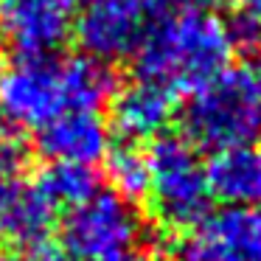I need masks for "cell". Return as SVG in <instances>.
Wrapping results in <instances>:
<instances>
[{"label": "cell", "mask_w": 261, "mask_h": 261, "mask_svg": "<svg viewBox=\"0 0 261 261\" xmlns=\"http://www.w3.org/2000/svg\"><path fill=\"white\" fill-rule=\"evenodd\" d=\"M48 202L57 211L68 208L73 211L76 205L87 202V199L96 194V174L93 169L85 166H70V163H51L37 174V180L31 182Z\"/></svg>", "instance_id": "4fadbf2b"}, {"label": "cell", "mask_w": 261, "mask_h": 261, "mask_svg": "<svg viewBox=\"0 0 261 261\" xmlns=\"http://www.w3.org/2000/svg\"><path fill=\"white\" fill-rule=\"evenodd\" d=\"M113 261H149V255L143 253L141 247H135V250H129V253L118 255V258H113Z\"/></svg>", "instance_id": "e0dca14e"}, {"label": "cell", "mask_w": 261, "mask_h": 261, "mask_svg": "<svg viewBox=\"0 0 261 261\" xmlns=\"http://www.w3.org/2000/svg\"><path fill=\"white\" fill-rule=\"evenodd\" d=\"M107 180L113 186V194L126 202L146 197L149 188V163L146 152L135 146V143H124L118 149L107 152Z\"/></svg>", "instance_id": "5bb4252c"}, {"label": "cell", "mask_w": 261, "mask_h": 261, "mask_svg": "<svg viewBox=\"0 0 261 261\" xmlns=\"http://www.w3.org/2000/svg\"><path fill=\"white\" fill-rule=\"evenodd\" d=\"M186 141L194 146L233 149L261 141V54L227 62L191 93L186 113Z\"/></svg>", "instance_id": "7a4b0ae2"}, {"label": "cell", "mask_w": 261, "mask_h": 261, "mask_svg": "<svg viewBox=\"0 0 261 261\" xmlns=\"http://www.w3.org/2000/svg\"><path fill=\"white\" fill-rule=\"evenodd\" d=\"M0 14H3V0H0Z\"/></svg>", "instance_id": "7402d4cb"}, {"label": "cell", "mask_w": 261, "mask_h": 261, "mask_svg": "<svg viewBox=\"0 0 261 261\" xmlns=\"http://www.w3.org/2000/svg\"><path fill=\"white\" fill-rule=\"evenodd\" d=\"M0 76H3V57H0Z\"/></svg>", "instance_id": "44dd1931"}, {"label": "cell", "mask_w": 261, "mask_h": 261, "mask_svg": "<svg viewBox=\"0 0 261 261\" xmlns=\"http://www.w3.org/2000/svg\"><path fill=\"white\" fill-rule=\"evenodd\" d=\"M57 214L59 211L34 186H23L17 197L12 199V205L6 208V214L0 216V225L14 244L45 250L54 225H57Z\"/></svg>", "instance_id": "7c38bea8"}, {"label": "cell", "mask_w": 261, "mask_h": 261, "mask_svg": "<svg viewBox=\"0 0 261 261\" xmlns=\"http://www.w3.org/2000/svg\"><path fill=\"white\" fill-rule=\"evenodd\" d=\"M171 3H182V6H214V0H171Z\"/></svg>", "instance_id": "ac0fdd59"}, {"label": "cell", "mask_w": 261, "mask_h": 261, "mask_svg": "<svg viewBox=\"0 0 261 261\" xmlns=\"http://www.w3.org/2000/svg\"><path fill=\"white\" fill-rule=\"evenodd\" d=\"M177 113V93L154 85V82L135 79L115 96L113 121L115 129L126 141H146L169 129Z\"/></svg>", "instance_id": "30bf717a"}, {"label": "cell", "mask_w": 261, "mask_h": 261, "mask_svg": "<svg viewBox=\"0 0 261 261\" xmlns=\"http://www.w3.org/2000/svg\"><path fill=\"white\" fill-rule=\"evenodd\" d=\"M0 258H3V255H0Z\"/></svg>", "instance_id": "603a6c76"}, {"label": "cell", "mask_w": 261, "mask_h": 261, "mask_svg": "<svg viewBox=\"0 0 261 261\" xmlns=\"http://www.w3.org/2000/svg\"><path fill=\"white\" fill-rule=\"evenodd\" d=\"M29 166L25 146L9 132H0V216L23 188V174Z\"/></svg>", "instance_id": "9a60e30c"}, {"label": "cell", "mask_w": 261, "mask_h": 261, "mask_svg": "<svg viewBox=\"0 0 261 261\" xmlns=\"http://www.w3.org/2000/svg\"><path fill=\"white\" fill-rule=\"evenodd\" d=\"M233 31L214 6H182L154 0L135 51V73L143 82L177 93L197 90L216 76L233 54Z\"/></svg>", "instance_id": "6da1fadb"}, {"label": "cell", "mask_w": 261, "mask_h": 261, "mask_svg": "<svg viewBox=\"0 0 261 261\" xmlns=\"http://www.w3.org/2000/svg\"><path fill=\"white\" fill-rule=\"evenodd\" d=\"M166 261H261V208L208 214L171 244Z\"/></svg>", "instance_id": "8992f818"}, {"label": "cell", "mask_w": 261, "mask_h": 261, "mask_svg": "<svg viewBox=\"0 0 261 261\" xmlns=\"http://www.w3.org/2000/svg\"><path fill=\"white\" fill-rule=\"evenodd\" d=\"M149 188L152 216L169 230H191L211 214V188L197 146L182 135H163L149 146Z\"/></svg>", "instance_id": "3957f363"}, {"label": "cell", "mask_w": 261, "mask_h": 261, "mask_svg": "<svg viewBox=\"0 0 261 261\" xmlns=\"http://www.w3.org/2000/svg\"><path fill=\"white\" fill-rule=\"evenodd\" d=\"M211 197L227 208H261V146L219 149L205 163Z\"/></svg>", "instance_id": "8fae6325"}, {"label": "cell", "mask_w": 261, "mask_h": 261, "mask_svg": "<svg viewBox=\"0 0 261 261\" xmlns=\"http://www.w3.org/2000/svg\"><path fill=\"white\" fill-rule=\"evenodd\" d=\"M76 3H82V6H87V3H93V0H76Z\"/></svg>", "instance_id": "ffe728a7"}, {"label": "cell", "mask_w": 261, "mask_h": 261, "mask_svg": "<svg viewBox=\"0 0 261 261\" xmlns=\"http://www.w3.org/2000/svg\"><path fill=\"white\" fill-rule=\"evenodd\" d=\"M233 6L239 9V17L250 20V23L261 25V0H230Z\"/></svg>", "instance_id": "2e32d148"}, {"label": "cell", "mask_w": 261, "mask_h": 261, "mask_svg": "<svg viewBox=\"0 0 261 261\" xmlns=\"http://www.w3.org/2000/svg\"><path fill=\"white\" fill-rule=\"evenodd\" d=\"M0 261H40V258H31V255H12V258H0Z\"/></svg>", "instance_id": "d6986e66"}, {"label": "cell", "mask_w": 261, "mask_h": 261, "mask_svg": "<svg viewBox=\"0 0 261 261\" xmlns=\"http://www.w3.org/2000/svg\"><path fill=\"white\" fill-rule=\"evenodd\" d=\"M37 146L51 163L90 169L107 158L110 129L98 113H62L37 132Z\"/></svg>", "instance_id": "9c48e42d"}, {"label": "cell", "mask_w": 261, "mask_h": 261, "mask_svg": "<svg viewBox=\"0 0 261 261\" xmlns=\"http://www.w3.org/2000/svg\"><path fill=\"white\" fill-rule=\"evenodd\" d=\"M141 239L143 222L132 202L113 191H96L68 214L59 244L73 261H113L141 247Z\"/></svg>", "instance_id": "277c9868"}, {"label": "cell", "mask_w": 261, "mask_h": 261, "mask_svg": "<svg viewBox=\"0 0 261 261\" xmlns=\"http://www.w3.org/2000/svg\"><path fill=\"white\" fill-rule=\"evenodd\" d=\"M154 0H93L82 6L73 34L85 54L98 62H113L135 51Z\"/></svg>", "instance_id": "52a82bcc"}, {"label": "cell", "mask_w": 261, "mask_h": 261, "mask_svg": "<svg viewBox=\"0 0 261 261\" xmlns=\"http://www.w3.org/2000/svg\"><path fill=\"white\" fill-rule=\"evenodd\" d=\"M73 0H3L0 25L20 59H48L73 34Z\"/></svg>", "instance_id": "ba28073f"}, {"label": "cell", "mask_w": 261, "mask_h": 261, "mask_svg": "<svg viewBox=\"0 0 261 261\" xmlns=\"http://www.w3.org/2000/svg\"><path fill=\"white\" fill-rule=\"evenodd\" d=\"M62 113H73L68 68L54 59H20L0 76V118L12 129L48 126Z\"/></svg>", "instance_id": "5b68a950"}]
</instances>
